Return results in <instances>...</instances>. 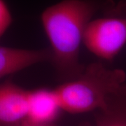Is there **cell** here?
<instances>
[{"label":"cell","mask_w":126,"mask_h":126,"mask_svg":"<svg viewBox=\"0 0 126 126\" xmlns=\"http://www.w3.org/2000/svg\"><path fill=\"white\" fill-rule=\"evenodd\" d=\"M97 4L90 0H63L43 11L41 23L50 42V60L61 78L71 81L83 71L79 53L86 27Z\"/></svg>","instance_id":"1"},{"label":"cell","mask_w":126,"mask_h":126,"mask_svg":"<svg viewBox=\"0 0 126 126\" xmlns=\"http://www.w3.org/2000/svg\"><path fill=\"white\" fill-rule=\"evenodd\" d=\"M126 73L93 63L79 77L53 89L62 111L77 114L99 111L107 105L111 97L125 86Z\"/></svg>","instance_id":"2"},{"label":"cell","mask_w":126,"mask_h":126,"mask_svg":"<svg viewBox=\"0 0 126 126\" xmlns=\"http://www.w3.org/2000/svg\"><path fill=\"white\" fill-rule=\"evenodd\" d=\"M83 44L97 58L111 61L126 46V7L113 16L90 20Z\"/></svg>","instance_id":"3"},{"label":"cell","mask_w":126,"mask_h":126,"mask_svg":"<svg viewBox=\"0 0 126 126\" xmlns=\"http://www.w3.org/2000/svg\"><path fill=\"white\" fill-rule=\"evenodd\" d=\"M30 90L10 81L0 83V126H15L27 121Z\"/></svg>","instance_id":"4"},{"label":"cell","mask_w":126,"mask_h":126,"mask_svg":"<svg viewBox=\"0 0 126 126\" xmlns=\"http://www.w3.org/2000/svg\"><path fill=\"white\" fill-rule=\"evenodd\" d=\"M50 60L49 48L28 50L0 46V79Z\"/></svg>","instance_id":"5"},{"label":"cell","mask_w":126,"mask_h":126,"mask_svg":"<svg viewBox=\"0 0 126 126\" xmlns=\"http://www.w3.org/2000/svg\"><path fill=\"white\" fill-rule=\"evenodd\" d=\"M62 110L53 89L30 90V111L27 121L40 123H53Z\"/></svg>","instance_id":"6"},{"label":"cell","mask_w":126,"mask_h":126,"mask_svg":"<svg viewBox=\"0 0 126 126\" xmlns=\"http://www.w3.org/2000/svg\"><path fill=\"white\" fill-rule=\"evenodd\" d=\"M94 126H126V86L111 97L107 105L97 111Z\"/></svg>","instance_id":"7"},{"label":"cell","mask_w":126,"mask_h":126,"mask_svg":"<svg viewBox=\"0 0 126 126\" xmlns=\"http://www.w3.org/2000/svg\"><path fill=\"white\" fill-rule=\"evenodd\" d=\"M13 21L12 16L4 0H0V39L10 27Z\"/></svg>","instance_id":"8"},{"label":"cell","mask_w":126,"mask_h":126,"mask_svg":"<svg viewBox=\"0 0 126 126\" xmlns=\"http://www.w3.org/2000/svg\"><path fill=\"white\" fill-rule=\"evenodd\" d=\"M15 126H56L53 123H34V122L25 121L18 125Z\"/></svg>","instance_id":"9"}]
</instances>
